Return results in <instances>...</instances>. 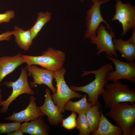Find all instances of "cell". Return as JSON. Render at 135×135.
<instances>
[{
	"label": "cell",
	"instance_id": "obj_1",
	"mask_svg": "<svg viewBox=\"0 0 135 135\" xmlns=\"http://www.w3.org/2000/svg\"><path fill=\"white\" fill-rule=\"evenodd\" d=\"M112 63H108L101 66L97 70L90 71H84L82 76L84 77L90 74L95 76L94 79L88 84L82 86L71 85L70 88L75 92H84L88 95V102L92 105L98 104L101 106L98 100L99 96L104 90L106 84L108 82L106 78L108 74L113 69Z\"/></svg>",
	"mask_w": 135,
	"mask_h": 135
},
{
	"label": "cell",
	"instance_id": "obj_2",
	"mask_svg": "<svg viewBox=\"0 0 135 135\" xmlns=\"http://www.w3.org/2000/svg\"><path fill=\"white\" fill-rule=\"evenodd\" d=\"M106 115L111 118L120 128L123 135L135 134V104L128 102L117 104L113 106Z\"/></svg>",
	"mask_w": 135,
	"mask_h": 135
},
{
	"label": "cell",
	"instance_id": "obj_3",
	"mask_svg": "<svg viewBox=\"0 0 135 135\" xmlns=\"http://www.w3.org/2000/svg\"><path fill=\"white\" fill-rule=\"evenodd\" d=\"M101 95L105 107L109 109L118 103L128 102L132 104L135 102V90L130 89L128 85L118 81L106 83Z\"/></svg>",
	"mask_w": 135,
	"mask_h": 135
},
{
	"label": "cell",
	"instance_id": "obj_4",
	"mask_svg": "<svg viewBox=\"0 0 135 135\" xmlns=\"http://www.w3.org/2000/svg\"><path fill=\"white\" fill-rule=\"evenodd\" d=\"M22 57L27 66L38 65L54 71L62 67L66 60V54L64 52L51 47L43 52L41 56L22 55Z\"/></svg>",
	"mask_w": 135,
	"mask_h": 135
},
{
	"label": "cell",
	"instance_id": "obj_5",
	"mask_svg": "<svg viewBox=\"0 0 135 135\" xmlns=\"http://www.w3.org/2000/svg\"><path fill=\"white\" fill-rule=\"evenodd\" d=\"M66 72V68L63 67L54 71L56 90L55 93L51 95L54 103L58 107L62 113L65 112L64 106L68 101L74 98H80L83 96L72 90L67 85L64 78Z\"/></svg>",
	"mask_w": 135,
	"mask_h": 135
},
{
	"label": "cell",
	"instance_id": "obj_6",
	"mask_svg": "<svg viewBox=\"0 0 135 135\" xmlns=\"http://www.w3.org/2000/svg\"><path fill=\"white\" fill-rule=\"evenodd\" d=\"M28 76L26 68H22L20 75L16 80L6 81L4 82V85L8 88L12 87V90L8 98L1 102L0 106L2 108L0 110V113H6L10 104L20 95L24 94L31 95L34 94V91L28 82Z\"/></svg>",
	"mask_w": 135,
	"mask_h": 135
},
{
	"label": "cell",
	"instance_id": "obj_7",
	"mask_svg": "<svg viewBox=\"0 0 135 135\" xmlns=\"http://www.w3.org/2000/svg\"><path fill=\"white\" fill-rule=\"evenodd\" d=\"M96 35L89 38L90 43L96 45L98 50L96 54L99 55L103 52L107 55L117 58L118 55L115 50L113 39L115 37V32L110 29V31L101 23L97 28Z\"/></svg>",
	"mask_w": 135,
	"mask_h": 135
},
{
	"label": "cell",
	"instance_id": "obj_8",
	"mask_svg": "<svg viewBox=\"0 0 135 135\" xmlns=\"http://www.w3.org/2000/svg\"><path fill=\"white\" fill-rule=\"evenodd\" d=\"M114 6L116 12L112 20H117L121 23L123 31L121 36H123L135 27V7L129 2L124 4L121 0H116Z\"/></svg>",
	"mask_w": 135,
	"mask_h": 135
},
{
	"label": "cell",
	"instance_id": "obj_9",
	"mask_svg": "<svg viewBox=\"0 0 135 135\" xmlns=\"http://www.w3.org/2000/svg\"><path fill=\"white\" fill-rule=\"evenodd\" d=\"M110 0H92L93 4L87 11L86 16L85 18L86 30L85 33V39L89 38L96 36V30L102 22H104L109 30H110V24H108L103 18L100 9L101 4Z\"/></svg>",
	"mask_w": 135,
	"mask_h": 135
},
{
	"label": "cell",
	"instance_id": "obj_10",
	"mask_svg": "<svg viewBox=\"0 0 135 135\" xmlns=\"http://www.w3.org/2000/svg\"><path fill=\"white\" fill-rule=\"evenodd\" d=\"M106 57L114 64L115 70L108 74L106 80L108 82H116L122 79H125L135 83V64L126 62L120 60L114 57L107 55Z\"/></svg>",
	"mask_w": 135,
	"mask_h": 135
},
{
	"label": "cell",
	"instance_id": "obj_11",
	"mask_svg": "<svg viewBox=\"0 0 135 135\" xmlns=\"http://www.w3.org/2000/svg\"><path fill=\"white\" fill-rule=\"evenodd\" d=\"M26 68L33 78V81L30 84L31 88L36 84H44L48 86L53 94L56 92V88L54 86L52 83V80L54 78V71L39 68L34 65L27 66Z\"/></svg>",
	"mask_w": 135,
	"mask_h": 135
},
{
	"label": "cell",
	"instance_id": "obj_12",
	"mask_svg": "<svg viewBox=\"0 0 135 135\" xmlns=\"http://www.w3.org/2000/svg\"><path fill=\"white\" fill-rule=\"evenodd\" d=\"M30 100L29 103L25 109L17 112H13L12 115L4 118V119L21 123L23 122H28L40 116H44L40 107L37 106L36 98L31 95Z\"/></svg>",
	"mask_w": 135,
	"mask_h": 135
},
{
	"label": "cell",
	"instance_id": "obj_13",
	"mask_svg": "<svg viewBox=\"0 0 135 135\" xmlns=\"http://www.w3.org/2000/svg\"><path fill=\"white\" fill-rule=\"evenodd\" d=\"M44 96V103L40 108L42 112L47 116L50 124L56 126L62 122L64 116L58 107L54 103L49 89H46Z\"/></svg>",
	"mask_w": 135,
	"mask_h": 135
},
{
	"label": "cell",
	"instance_id": "obj_14",
	"mask_svg": "<svg viewBox=\"0 0 135 135\" xmlns=\"http://www.w3.org/2000/svg\"><path fill=\"white\" fill-rule=\"evenodd\" d=\"M24 63L22 55L20 53L12 56L0 57V83L6 76Z\"/></svg>",
	"mask_w": 135,
	"mask_h": 135
},
{
	"label": "cell",
	"instance_id": "obj_15",
	"mask_svg": "<svg viewBox=\"0 0 135 135\" xmlns=\"http://www.w3.org/2000/svg\"><path fill=\"white\" fill-rule=\"evenodd\" d=\"M24 133L31 135H48L50 131V126L44 122L42 116L21 124L20 129Z\"/></svg>",
	"mask_w": 135,
	"mask_h": 135
},
{
	"label": "cell",
	"instance_id": "obj_16",
	"mask_svg": "<svg viewBox=\"0 0 135 135\" xmlns=\"http://www.w3.org/2000/svg\"><path fill=\"white\" fill-rule=\"evenodd\" d=\"M113 42L115 50L120 52L122 57L129 62H134L135 59V44L127 40H124L121 38H114Z\"/></svg>",
	"mask_w": 135,
	"mask_h": 135
},
{
	"label": "cell",
	"instance_id": "obj_17",
	"mask_svg": "<svg viewBox=\"0 0 135 135\" xmlns=\"http://www.w3.org/2000/svg\"><path fill=\"white\" fill-rule=\"evenodd\" d=\"M101 118L98 126L92 135H123L121 128L111 123L100 109Z\"/></svg>",
	"mask_w": 135,
	"mask_h": 135
},
{
	"label": "cell",
	"instance_id": "obj_18",
	"mask_svg": "<svg viewBox=\"0 0 135 135\" xmlns=\"http://www.w3.org/2000/svg\"><path fill=\"white\" fill-rule=\"evenodd\" d=\"M13 33L17 44L21 49L28 51L33 40L30 29L25 30L16 26Z\"/></svg>",
	"mask_w": 135,
	"mask_h": 135
},
{
	"label": "cell",
	"instance_id": "obj_19",
	"mask_svg": "<svg viewBox=\"0 0 135 135\" xmlns=\"http://www.w3.org/2000/svg\"><path fill=\"white\" fill-rule=\"evenodd\" d=\"M87 97L86 94L78 101L74 102L69 100L64 105L65 110L70 111L78 114L86 113L92 106L91 103L88 102Z\"/></svg>",
	"mask_w": 135,
	"mask_h": 135
},
{
	"label": "cell",
	"instance_id": "obj_20",
	"mask_svg": "<svg viewBox=\"0 0 135 135\" xmlns=\"http://www.w3.org/2000/svg\"><path fill=\"white\" fill-rule=\"evenodd\" d=\"M101 106L98 104L92 106L86 112L90 130V134L97 129L100 120V110Z\"/></svg>",
	"mask_w": 135,
	"mask_h": 135
},
{
	"label": "cell",
	"instance_id": "obj_21",
	"mask_svg": "<svg viewBox=\"0 0 135 135\" xmlns=\"http://www.w3.org/2000/svg\"><path fill=\"white\" fill-rule=\"evenodd\" d=\"M51 14V13L49 12L45 13L41 12L38 13L36 22L30 29L33 40L36 37L44 25L50 20Z\"/></svg>",
	"mask_w": 135,
	"mask_h": 135
},
{
	"label": "cell",
	"instance_id": "obj_22",
	"mask_svg": "<svg viewBox=\"0 0 135 135\" xmlns=\"http://www.w3.org/2000/svg\"><path fill=\"white\" fill-rule=\"evenodd\" d=\"M76 127L79 131V135L90 134L89 123L86 113L79 114L76 119Z\"/></svg>",
	"mask_w": 135,
	"mask_h": 135
},
{
	"label": "cell",
	"instance_id": "obj_23",
	"mask_svg": "<svg viewBox=\"0 0 135 135\" xmlns=\"http://www.w3.org/2000/svg\"><path fill=\"white\" fill-rule=\"evenodd\" d=\"M21 124L20 122L4 123L0 122V134H7L15 130L20 129Z\"/></svg>",
	"mask_w": 135,
	"mask_h": 135
},
{
	"label": "cell",
	"instance_id": "obj_24",
	"mask_svg": "<svg viewBox=\"0 0 135 135\" xmlns=\"http://www.w3.org/2000/svg\"><path fill=\"white\" fill-rule=\"evenodd\" d=\"M77 115L76 113L72 112L68 116L63 119L62 122V126L68 130H71L76 127Z\"/></svg>",
	"mask_w": 135,
	"mask_h": 135
},
{
	"label": "cell",
	"instance_id": "obj_25",
	"mask_svg": "<svg viewBox=\"0 0 135 135\" xmlns=\"http://www.w3.org/2000/svg\"><path fill=\"white\" fill-rule=\"evenodd\" d=\"M14 16V12L12 10H8L4 13L0 14V24L4 22H9Z\"/></svg>",
	"mask_w": 135,
	"mask_h": 135
},
{
	"label": "cell",
	"instance_id": "obj_26",
	"mask_svg": "<svg viewBox=\"0 0 135 135\" xmlns=\"http://www.w3.org/2000/svg\"><path fill=\"white\" fill-rule=\"evenodd\" d=\"M13 31H8L0 34V41L9 40L11 38L10 36L13 35Z\"/></svg>",
	"mask_w": 135,
	"mask_h": 135
},
{
	"label": "cell",
	"instance_id": "obj_27",
	"mask_svg": "<svg viewBox=\"0 0 135 135\" xmlns=\"http://www.w3.org/2000/svg\"><path fill=\"white\" fill-rule=\"evenodd\" d=\"M132 30V35L130 38L127 40L131 43L135 44V27Z\"/></svg>",
	"mask_w": 135,
	"mask_h": 135
},
{
	"label": "cell",
	"instance_id": "obj_28",
	"mask_svg": "<svg viewBox=\"0 0 135 135\" xmlns=\"http://www.w3.org/2000/svg\"><path fill=\"white\" fill-rule=\"evenodd\" d=\"M24 133L20 129L14 131L10 133L8 135H23Z\"/></svg>",
	"mask_w": 135,
	"mask_h": 135
},
{
	"label": "cell",
	"instance_id": "obj_29",
	"mask_svg": "<svg viewBox=\"0 0 135 135\" xmlns=\"http://www.w3.org/2000/svg\"><path fill=\"white\" fill-rule=\"evenodd\" d=\"M2 96L0 90V106L1 103L2 101Z\"/></svg>",
	"mask_w": 135,
	"mask_h": 135
},
{
	"label": "cell",
	"instance_id": "obj_30",
	"mask_svg": "<svg viewBox=\"0 0 135 135\" xmlns=\"http://www.w3.org/2000/svg\"><path fill=\"white\" fill-rule=\"evenodd\" d=\"M84 0H81V1L82 2L84 1Z\"/></svg>",
	"mask_w": 135,
	"mask_h": 135
}]
</instances>
